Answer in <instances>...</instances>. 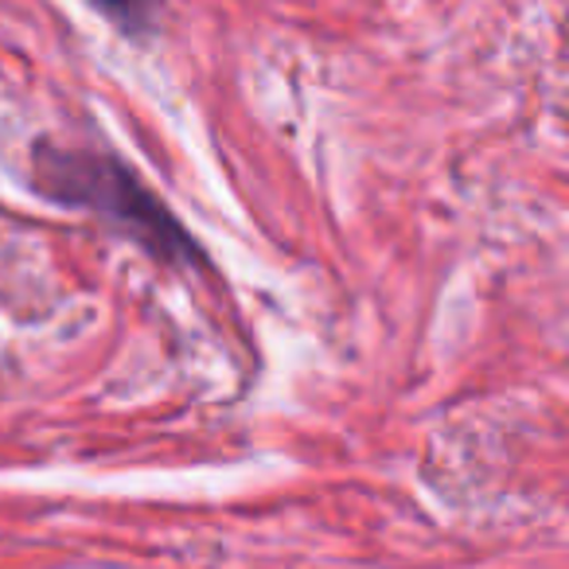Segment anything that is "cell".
<instances>
[{"mask_svg": "<svg viewBox=\"0 0 569 569\" xmlns=\"http://www.w3.org/2000/svg\"><path fill=\"white\" fill-rule=\"evenodd\" d=\"M36 188L63 207L113 219L137 238V246H144L152 258L168 261V266H196L199 261L196 238L118 157L40 144L36 149Z\"/></svg>", "mask_w": 569, "mask_h": 569, "instance_id": "6da1fadb", "label": "cell"}, {"mask_svg": "<svg viewBox=\"0 0 569 569\" xmlns=\"http://www.w3.org/2000/svg\"><path fill=\"white\" fill-rule=\"evenodd\" d=\"M121 32H149L160 17V0H90Z\"/></svg>", "mask_w": 569, "mask_h": 569, "instance_id": "7a4b0ae2", "label": "cell"}]
</instances>
